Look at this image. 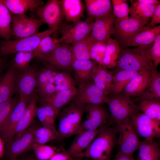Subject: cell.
Wrapping results in <instances>:
<instances>
[{
	"instance_id": "1",
	"label": "cell",
	"mask_w": 160,
	"mask_h": 160,
	"mask_svg": "<svg viewBox=\"0 0 160 160\" xmlns=\"http://www.w3.org/2000/svg\"><path fill=\"white\" fill-rule=\"evenodd\" d=\"M117 132L114 125L100 128L99 132L82 157L91 160H111L117 145Z\"/></svg>"
},
{
	"instance_id": "2",
	"label": "cell",
	"mask_w": 160,
	"mask_h": 160,
	"mask_svg": "<svg viewBox=\"0 0 160 160\" xmlns=\"http://www.w3.org/2000/svg\"><path fill=\"white\" fill-rule=\"evenodd\" d=\"M85 104L74 99L59 113L55 140L61 141L77 134L82 123Z\"/></svg>"
},
{
	"instance_id": "3",
	"label": "cell",
	"mask_w": 160,
	"mask_h": 160,
	"mask_svg": "<svg viewBox=\"0 0 160 160\" xmlns=\"http://www.w3.org/2000/svg\"><path fill=\"white\" fill-rule=\"evenodd\" d=\"M151 46H139L132 48L121 47L119 58L116 67L138 72H150L154 67L148 53V49Z\"/></svg>"
},
{
	"instance_id": "4",
	"label": "cell",
	"mask_w": 160,
	"mask_h": 160,
	"mask_svg": "<svg viewBox=\"0 0 160 160\" xmlns=\"http://www.w3.org/2000/svg\"><path fill=\"white\" fill-rule=\"evenodd\" d=\"M106 103L108 105L110 112L107 126L123 121L140 111L130 97L122 93L110 94Z\"/></svg>"
},
{
	"instance_id": "5",
	"label": "cell",
	"mask_w": 160,
	"mask_h": 160,
	"mask_svg": "<svg viewBox=\"0 0 160 160\" xmlns=\"http://www.w3.org/2000/svg\"><path fill=\"white\" fill-rule=\"evenodd\" d=\"M49 30L39 32L31 36L15 40H0V57H6L20 52H33L44 37L52 34Z\"/></svg>"
},
{
	"instance_id": "6",
	"label": "cell",
	"mask_w": 160,
	"mask_h": 160,
	"mask_svg": "<svg viewBox=\"0 0 160 160\" xmlns=\"http://www.w3.org/2000/svg\"><path fill=\"white\" fill-rule=\"evenodd\" d=\"M114 125L119 135L117 139L118 152L133 155L138 150L141 141L132 125L130 118Z\"/></svg>"
},
{
	"instance_id": "7",
	"label": "cell",
	"mask_w": 160,
	"mask_h": 160,
	"mask_svg": "<svg viewBox=\"0 0 160 160\" xmlns=\"http://www.w3.org/2000/svg\"><path fill=\"white\" fill-rule=\"evenodd\" d=\"M35 11L39 19L47 25L52 34L57 35L65 19L60 0H48Z\"/></svg>"
},
{
	"instance_id": "8",
	"label": "cell",
	"mask_w": 160,
	"mask_h": 160,
	"mask_svg": "<svg viewBox=\"0 0 160 160\" xmlns=\"http://www.w3.org/2000/svg\"><path fill=\"white\" fill-rule=\"evenodd\" d=\"M94 22L87 18L84 21L62 25L58 31L61 43L72 44L84 39L89 35Z\"/></svg>"
},
{
	"instance_id": "9",
	"label": "cell",
	"mask_w": 160,
	"mask_h": 160,
	"mask_svg": "<svg viewBox=\"0 0 160 160\" xmlns=\"http://www.w3.org/2000/svg\"><path fill=\"white\" fill-rule=\"evenodd\" d=\"M59 70L70 74L72 71L73 56L70 45L60 43L50 52L35 57Z\"/></svg>"
},
{
	"instance_id": "10",
	"label": "cell",
	"mask_w": 160,
	"mask_h": 160,
	"mask_svg": "<svg viewBox=\"0 0 160 160\" xmlns=\"http://www.w3.org/2000/svg\"><path fill=\"white\" fill-rule=\"evenodd\" d=\"M148 22L137 16L119 20L115 18L113 35L122 46L135 35L142 30Z\"/></svg>"
},
{
	"instance_id": "11",
	"label": "cell",
	"mask_w": 160,
	"mask_h": 160,
	"mask_svg": "<svg viewBox=\"0 0 160 160\" xmlns=\"http://www.w3.org/2000/svg\"><path fill=\"white\" fill-rule=\"evenodd\" d=\"M84 112L86 118L82 122L77 134L100 128L106 126L109 121V114L102 105L85 104Z\"/></svg>"
},
{
	"instance_id": "12",
	"label": "cell",
	"mask_w": 160,
	"mask_h": 160,
	"mask_svg": "<svg viewBox=\"0 0 160 160\" xmlns=\"http://www.w3.org/2000/svg\"><path fill=\"white\" fill-rule=\"evenodd\" d=\"M44 24L43 21L29 17L25 14H12V36L21 38L34 35L39 33L40 28Z\"/></svg>"
},
{
	"instance_id": "13",
	"label": "cell",
	"mask_w": 160,
	"mask_h": 160,
	"mask_svg": "<svg viewBox=\"0 0 160 160\" xmlns=\"http://www.w3.org/2000/svg\"><path fill=\"white\" fill-rule=\"evenodd\" d=\"M42 126V125H41ZM40 124L31 125L20 136L12 140L6 146L5 154L8 159L17 156L33 149L37 129Z\"/></svg>"
},
{
	"instance_id": "14",
	"label": "cell",
	"mask_w": 160,
	"mask_h": 160,
	"mask_svg": "<svg viewBox=\"0 0 160 160\" xmlns=\"http://www.w3.org/2000/svg\"><path fill=\"white\" fill-rule=\"evenodd\" d=\"M29 100L24 97H20L19 101L0 130V137L5 143L6 146L12 140L17 124Z\"/></svg>"
},
{
	"instance_id": "15",
	"label": "cell",
	"mask_w": 160,
	"mask_h": 160,
	"mask_svg": "<svg viewBox=\"0 0 160 160\" xmlns=\"http://www.w3.org/2000/svg\"><path fill=\"white\" fill-rule=\"evenodd\" d=\"M16 80V91L20 97L30 100L37 87V71L36 68L30 65L27 68L18 71Z\"/></svg>"
},
{
	"instance_id": "16",
	"label": "cell",
	"mask_w": 160,
	"mask_h": 160,
	"mask_svg": "<svg viewBox=\"0 0 160 160\" xmlns=\"http://www.w3.org/2000/svg\"><path fill=\"white\" fill-rule=\"evenodd\" d=\"M130 119L138 136L147 140L160 137V125L143 113L135 114Z\"/></svg>"
},
{
	"instance_id": "17",
	"label": "cell",
	"mask_w": 160,
	"mask_h": 160,
	"mask_svg": "<svg viewBox=\"0 0 160 160\" xmlns=\"http://www.w3.org/2000/svg\"><path fill=\"white\" fill-rule=\"evenodd\" d=\"M116 17L113 13L95 19L89 37L94 43L106 42L113 34Z\"/></svg>"
},
{
	"instance_id": "18",
	"label": "cell",
	"mask_w": 160,
	"mask_h": 160,
	"mask_svg": "<svg viewBox=\"0 0 160 160\" xmlns=\"http://www.w3.org/2000/svg\"><path fill=\"white\" fill-rule=\"evenodd\" d=\"M100 128L81 132L76 135L67 151L71 157H82L99 132Z\"/></svg>"
},
{
	"instance_id": "19",
	"label": "cell",
	"mask_w": 160,
	"mask_h": 160,
	"mask_svg": "<svg viewBox=\"0 0 160 160\" xmlns=\"http://www.w3.org/2000/svg\"><path fill=\"white\" fill-rule=\"evenodd\" d=\"M96 63L90 60H73L71 68L74 73L76 85L79 86L92 80V69Z\"/></svg>"
},
{
	"instance_id": "20",
	"label": "cell",
	"mask_w": 160,
	"mask_h": 160,
	"mask_svg": "<svg viewBox=\"0 0 160 160\" xmlns=\"http://www.w3.org/2000/svg\"><path fill=\"white\" fill-rule=\"evenodd\" d=\"M60 2L66 21L71 23L82 21L85 6L81 0H61Z\"/></svg>"
},
{
	"instance_id": "21",
	"label": "cell",
	"mask_w": 160,
	"mask_h": 160,
	"mask_svg": "<svg viewBox=\"0 0 160 160\" xmlns=\"http://www.w3.org/2000/svg\"><path fill=\"white\" fill-rule=\"evenodd\" d=\"M17 71L13 64L0 78V103L12 98L16 91Z\"/></svg>"
},
{
	"instance_id": "22",
	"label": "cell",
	"mask_w": 160,
	"mask_h": 160,
	"mask_svg": "<svg viewBox=\"0 0 160 160\" xmlns=\"http://www.w3.org/2000/svg\"><path fill=\"white\" fill-rule=\"evenodd\" d=\"M37 94L34 93L17 126L13 139L20 136L30 127L36 116ZM12 139V140H13Z\"/></svg>"
},
{
	"instance_id": "23",
	"label": "cell",
	"mask_w": 160,
	"mask_h": 160,
	"mask_svg": "<svg viewBox=\"0 0 160 160\" xmlns=\"http://www.w3.org/2000/svg\"><path fill=\"white\" fill-rule=\"evenodd\" d=\"M160 34V25L155 26L150 29H143L132 37L121 47L152 46L156 37Z\"/></svg>"
},
{
	"instance_id": "24",
	"label": "cell",
	"mask_w": 160,
	"mask_h": 160,
	"mask_svg": "<svg viewBox=\"0 0 160 160\" xmlns=\"http://www.w3.org/2000/svg\"><path fill=\"white\" fill-rule=\"evenodd\" d=\"M150 79L151 76L149 71L141 72L129 81L122 93L130 97H137L145 90L149 84Z\"/></svg>"
},
{
	"instance_id": "25",
	"label": "cell",
	"mask_w": 160,
	"mask_h": 160,
	"mask_svg": "<svg viewBox=\"0 0 160 160\" xmlns=\"http://www.w3.org/2000/svg\"><path fill=\"white\" fill-rule=\"evenodd\" d=\"M77 92L76 87L57 92L49 97L39 98L40 103L48 104L58 112L74 97Z\"/></svg>"
},
{
	"instance_id": "26",
	"label": "cell",
	"mask_w": 160,
	"mask_h": 160,
	"mask_svg": "<svg viewBox=\"0 0 160 160\" xmlns=\"http://www.w3.org/2000/svg\"><path fill=\"white\" fill-rule=\"evenodd\" d=\"M87 18L94 21L96 18L113 13L110 0H85Z\"/></svg>"
},
{
	"instance_id": "27",
	"label": "cell",
	"mask_w": 160,
	"mask_h": 160,
	"mask_svg": "<svg viewBox=\"0 0 160 160\" xmlns=\"http://www.w3.org/2000/svg\"><path fill=\"white\" fill-rule=\"evenodd\" d=\"M115 70L110 71L96 63L92 69V79L94 84L100 89L111 94L113 74Z\"/></svg>"
},
{
	"instance_id": "28",
	"label": "cell",
	"mask_w": 160,
	"mask_h": 160,
	"mask_svg": "<svg viewBox=\"0 0 160 160\" xmlns=\"http://www.w3.org/2000/svg\"><path fill=\"white\" fill-rule=\"evenodd\" d=\"M121 51V47L118 40L109 38L106 42L104 56L99 64L108 69L116 67Z\"/></svg>"
},
{
	"instance_id": "29",
	"label": "cell",
	"mask_w": 160,
	"mask_h": 160,
	"mask_svg": "<svg viewBox=\"0 0 160 160\" xmlns=\"http://www.w3.org/2000/svg\"><path fill=\"white\" fill-rule=\"evenodd\" d=\"M10 12L13 14H25L28 11H35L43 6L40 0H2Z\"/></svg>"
},
{
	"instance_id": "30",
	"label": "cell",
	"mask_w": 160,
	"mask_h": 160,
	"mask_svg": "<svg viewBox=\"0 0 160 160\" xmlns=\"http://www.w3.org/2000/svg\"><path fill=\"white\" fill-rule=\"evenodd\" d=\"M140 72L116 68L113 76L111 94L122 93L127 83Z\"/></svg>"
},
{
	"instance_id": "31",
	"label": "cell",
	"mask_w": 160,
	"mask_h": 160,
	"mask_svg": "<svg viewBox=\"0 0 160 160\" xmlns=\"http://www.w3.org/2000/svg\"><path fill=\"white\" fill-rule=\"evenodd\" d=\"M138 150L137 160H160V147L154 139L141 141Z\"/></svg>"
},
{
	"instance_id": "32",
	"label": "cell",
	"mask_w": 160,
	"mask_h": 160,
	"mask_svg": "<svg viewBox=\"0 0 160 160\" xmlns=\"http://www.w3.org/2000/svg\"><path fill=\"white\" fill-rule=\"evenodd\" d=\"M151 79L145 90L136 97V101L156 99L160 100V73L153 67L149 72Z\"/></svg>"
},
{
	"instance_id": "33",
	"label": "cell",
	"mask_w": 160,
	"mask_h": 160,
	"mask_svg": "<svg viewBox=\"0 0 160 160\" xmlns=\"http://www.w3.org/2000/svg\"><path fill=\"white\" fill-rule=\"evenodd\" d=\"M94 43L89 35L84 39L71 44L73 60H91V49Z\"/></svg>"
},
{
	"instance_id": "34",
	"label": "cell",
	"mask_w": 160,
	"mask_h": 160,
	"mask_svg": "<svg viewBox=\"0 0 160 160\" xmlns=\"http://www.w3.org/2000/svg\"><path fill=\"white\" fill-rule=\"evenodd\" d=\"M59 112L49 105L40 103L38 107L36 116L42 126L55 128V121Z\"/></svg>"
},
{
	"instance_id": "35",
	"label": "cell",
	"mask_w": 160,
	"mask_h": 160,
	"mask_svg": "<svg viewBox=\"0 0 160 160\" xmlns=\"http://www.w3.org/2000/svg\"><path fill=\"white\" fill-rule=\"evenodd\" d=\"M138 105L140 111L149 118L160 124V100L152 99L138 101Z\"/></svg>"
},
{
	"instance_id": "36",
	"label": "cell",
	"mask_w": 160,
	"mask_h": 160,
	"mask_svg": "<svg viewBox=\"0 0 160 160\" xmlns=\"http://www.w3.org/2000/svg\"><path fill=\"white\" fill-rule=\"evenodd\" d=\"M132 6L129 10L131 16H137L148 22L157 6L141 3L138 0H131Z\"/></svg>"
},
{
	"instance_id": "37",
	"label": "cell",
	"mask_w": 160,
	"mask_h": 160,
	"mask_svg": "<svg viewBox=\"0 0 160 160\" xmlns=\"http://www.w3.org/2000/svg\"><path fill=\"white\" fill-rule=\"evenodd\" d=\"M76 96L82 97H106L110 93L96 86L92 81L78 86Z\"/></svg>"
},
{
	"instance_id": "38",
	"label": "cell",
	"mask_w": 160,
	"mask_h": 160,
	"mask_svg": "<svg viewBox=\"0 0 160 160\" xmlns=\"http://www.w3.org/2000/svg\"><path fill=\"white\" fill-rule=\"evenodd\" d=\"M57 133L56 128L42 125L39 127L36 131L34 144H46L51 140L55 139Z\"/></svg>"
},
{
	"instance_id": "39",
	"label": "cell",
	"mask_w": 160,
	"mask_h": 160,
	"mask_svg": "<svg viewBox=\"0 0 160 160\" xmlns=\"http://www.w3.org/2000/svg\"><path fill=\"white\" fill-rule=\"evenodd\" d=\"M53 84L57 92L76 87L74 80L70 74L63 71L59 72L55 75Z\"/></svg>"
},
{
	"instance_id": "40",
	"label": "cell",
	"mask_w": 160,
	"mask_h": 160,
	"mask_svg": "<svg viewBox=\"0 0 160 160\" xmlns=\"http://www.w3.org/2000/svg\"><path fill=\"white\" fill-rule=\"evenodd\" d=\"M60 43L59 39L52 37L50 36L45 37L40 41L33 52L35 58L50 52Z\"/></svg>"
},
{
	"instance_id": "41",
	"label": "cell",
	"mask_w": 160,
	"mask_h": 160,
	"mask_svg": "<svg viewBox=\"0 0 160 160\" xmlns=\"http://www.w3.org/2000/svg\"><path fill=\"white\" fill-rule=\"evenodd\" d=\"M33 149L35 158L38 160H49L56 153L60 151L61 148L56 146L34 144Z\"/></svg>"
},
{
	"instance_id": "42",
	"label": "cell",
	"mask_w": 160,
	"mask_h": 160,
	"mask_svg": "<svg viewBox=\"0 0 160 160\" xmlns=\"http://www.w3.org/2000/svg\"><path fill=\"white\" fill-rule=\"evenodd\" d=\"M35 58L33 52H20L16 53L13 65L16 70L19 71L28 67L31 60Z\"/></svg>"
},
{
	"instance_id": "43",
	"label": "cell",
	"mask_w": 160,
	"mask_h": 160,
	"mask_svg": "<svg viewBox=\"0 0 160 160\" xmlns=\"http://www.w3.org/2000/svg\"><path fill=\"white\" fill-rule=\"evenodd\" d=\"M126 0H112L113 14L116 18L124 20L129 18V6Z\"/></svg>"
},
{
	"instance_id": "44",
	"label": "cell",
	"mask_w": 160,
	"mask_h": 160,
	"mask_svg": "<svg viewBox=\"0 0 160 160\" xmlns=\"http://www.w3.org/2000/svg\"><path fill=\"white\" fill-rule=\"evenodd\" d=\"M19 100L12 97L0 103V130Z\"/></svg>"
},
{
	"instance_id": "45",
	"label": "cell",
	"mask_w": 160,
	"mask_h": 160,
	"mask_svg": "<svg viewBox=\"0 0 160 160\" xmlns=\"http://www.w3.org/2000/svg\"><path fill=\"white\" fill-rule=\"evenodd\" d=\"M12 14L9 13L0 17V38L5 40H11L12 36L11 22Z\"/></svg>"
},
{
	"instance_id": "46",
	"label": "cell",
	"mask_w": 160,
	"mask_h": 160,
	"mask_svg": "<svg viewBox=\"0 0 160 160\" xmlns=\"http://www.w3.org/2000/svg\"><path fill=\"white\" fill-rule=\"evenodd\" d=\"M148 53L154 67L157 69L160 63V34L156 37L153 45L148 49Z\"/></svg>"
},
{
	"instance_id": "47",
	"label": "cell",
	"mask_w": 160,
	"mask_h": 160,
	"mask_svg": "<svg viewBox=\"0 0 160 160\" xmlns=\"http://www.w3.org/2000/svg\"><path fill=\"white\" fill-rule=\"evenodd\" d=\"M106 42H96L93 44L91 49V59L100 64L105 53Z\"/></svg>"
},
{
	"instance_id": "48",
	"label": "cell",
	"mask_w": 160,
	"mask_h": 160,
	"mask_svg": "<svg viewBox=\"0 0 160 160\" xmlns=\"http://www.w3.org/2000/svg\"><path fill=\"white\" fill-rule=\"evenodd\" d=\"M107 97H82L76 96L73 98L74 99L81 103L85 104H92L102 105L106 103Z\"/></svg>"
},
{
	"instance_id": "49",
	"label": "cell",
	"mask_w": 160,
	"mask_h": 160,
	"mask_svg": "<svg viewBox=\"0 0 160 160\" xmlns=\"http://www.w3.org/2000/svg\"><path fill=\"white\" fill-rule=\"evenodd\" d=\"M38 92L39 98L49 97L57 92L54 84L48 82L38 88Z\"/></svg>"
},
{
	"instance_id": "50",
	"label": "cell",
	"mask_w": 160,
	"mask_h": 160,
	"mask_svg": "<svg viewBox=\"0 0 160 160\" xmlns=\"http://www.w3.org/2000/svg\"><path fill=\"white\" fill-rule=\"evenodd\" d=\"M150 22L144 27L145 29H150L160 23V3L158 4L151 17Z\"/></svg>"
},
{
	"instance_id": "51",
	"label": "cell",
	"mask_w": 160,
	"mask_h": 160,
	"mask_svg": "<svg viewBox=\"0 0 160 160\" xmlns=\"http://www.w3.org/2000/svg\"><path fill=\"white\" fill-rule=\"evenodd\" d=\"M37 87H39L48 82L44 67L37 71Z\"/></svg>"
},
{
	"instance_id": "52",
	"label": "cell",
	"mask_w": 160,
	"mask_h": 160,
	"mask_svg": "<svg viewBox=\"0 0 160 160\" xmlns=\"http://www.w3.org/2000/svg\"><path fill=\"white\" fill-rule=\"evenodd\" d=\"M61 150L56 153L49 160H69L71 157L63 146Z\"/></svg>"
},
{
	"instance_id": "53",
	"label": "cell",
	"mask_w": 160,
	"mask_h": 160,
	"mask_svg": "<svg viewBox=\"0 0 160 160\" xmlns=\"http://www.w3.org/2000/svg\"><path fill=\"white\" fill-rule=\"evenodd\" d=\"M8 61L7 57H0V78L4 75V73L8 67Z\"/></svg>"
},
{
	"instance_id": "54",
	"label": "cell",
	"mask_w": 160,
	"mask_h": 160,
	"mask_svg": "<svg viewBox=\"0 0 160 160\" xmlns=\"http://www.w3.org/2000/svg\"><path fill=\"white\" fill-rule=\"evenodd\" d=\"M114 160H136L133 155L122 154L118 152L116 154Z\"/></svg>"
},
{
	"instance_id": "55",
	"label": "cell",
	"mask_w": 160,
	"mask_h": 160,
	"mask_svg": "<svg viewBox=\"0 0 160 160\" xmlns=\"http://www.w3.org/2000/svg\"><path fill=\"white\" fill-rule=\"evenodd\" d=\"M10 12L2 0H0V17Z\"/></svg>"
},
{
	"instance_id": "56",
	"label": "cell",
	"mask_w": 160,
	"mask_h": 160,
	"mask_svg": "<svg viewBox=\"0 0 160 160\" xmlns=\"http://www.w3.org/2000/svg\"><path fill=\"white\" fill-rule=\"evenodd\" d=\"M140 2L144 4L157 6L160 4V1L157 0H138Z\"/></svg>"
},
{
	"instance_id": "57",
	"label": "cell",
	"mask_w": 160,
	"mask_h": 160,
	"mask_svg": "<svg viewBox=\"0 0 160 160\" xmlns=\"http://www.w3.org/2000/svg\"><path fill=\"white\" fill-rule=\"evenodd\" d=\"M35 157L32 156H25L19 160H34Z\"/></svg>"
},
{
	"instance_id": "58",
	"label": "cell",
	"mask_w": 160,
	"mask_h": 160,
	"mask_svg": "<svg viewBox=\"0 0 160 160\" xmlns=\"http://www.w3.org/2000/svg\"><path fill=\"white\" fill-rule=\"evenodd\" d=\"M8 160H18L17 158H12L8 159Z\"/></svg>"
},
{
	"instance_id": "59",
	"label": "cell",
	"mask_w": 160,
	"mask_h": 160,
	"mask_svg": "<svg viewBox=\"0 0 160 160\" xmlns=\"http://www.w3.org/2000/svg\"><path fill=\"white\" fill-rule=\"evenodd\" d=\"M69 160H80L74 159H73V158L71 157H70L69 159ZM91 160L88 159V160Z\"/></svg>"
},
{
	"instance_id": "60",
	"label": "cell",
	"mask_w": 160,
	"mask_h": 160,
	"mask_svg": "<svg viewBox=\"0 0 160 160\" xmlns=\"http://www.w3.org/2000/svg\"><path fill=\"white\" fill-rule=\"evenodd\" d=\"M34 160H38L37 159H36L35 157V159H34Z\"/></svg>"
}]
</instances>
